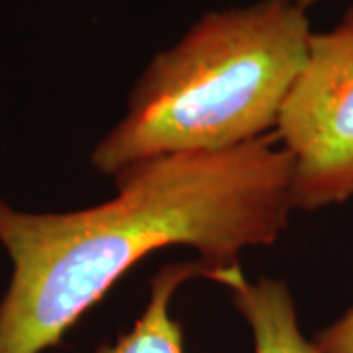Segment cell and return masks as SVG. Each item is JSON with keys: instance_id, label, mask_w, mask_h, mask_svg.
<instances>
[{"instance_id": "6", "label": "cell", "mask_w": 353, "mask_h": 353, "mask_svg": "<svg viewBox=\"0 0 353 353\" xmlns=\"http://www.w3.org/2000/svg\"><path fill=\"white\" fill-rule=\"evenodd\" d=\"M314 343L324 353H353V306L340 320L322 330Z\"/></svg>"}, {"instance_id": "7", "label": "cell", "mask_w": 353, "mask_h": 353, "mask_svg": "<svg viewBox=\"0 0 353 353\" xmlns=\"http://www.w3.org/2000/svg\"><path fill=\"white\" fill-rule=\"evenodd\" d=\"M287 2H290V4H294V6H299V8H303L304 12H306V8H310L312 4H316V2H320V0H287Z\"/></svg>"}, {"instance_id": "1", "label": "cell", "mask_w": 353, "mask_h": 353, "mask_svg": "<svg viewBox=\"0 0 353 353\" xmlns=\"http://www.w3.org/2000/svg\"><path fill=\"white\" fill-rule=\"evenodd\" d=\"M277 132L234 150L176 153L118 171L112 201L32 214L0 196V243L12 261L0 301V353H43L134 265L189 245L210 267L238 263L287 228L292 155Z\"/></svg>"}, {"instance_id": "4", "label": "cell", "mask_w": 353, "mask_h": 353, "mask_svg": "<svg viewBox=\"0 0 353 353\" xmlns=\"http://www.w3.org/2000/svg\"><path fill=\"white\" fill-rule=\"evenodd\" d=\"M212 281L232 290L236 308L252 326L255 353H324L303 336L285 283L273 279L250 283L238 263L214 269Z\"/></svg>"}, {"instance_id": "3", "label": "cell", "mask_w": 353, "mask_h": 353, "mask_svg": "<svg viewBox=\"0 0 353 353\" xmlns=\"http://www.w3.org/2000/svg\"><path fill=\"white\" fill-rule=\"evenodd\" d=\"M277 138L292 155L294 208L318 210L353 196V6L334 30L310 34Z\"/></svg>"}, {"instance_id": "2", "label": "cell", "mask_w": 353, "mask_h": 353, "mask_svg": "<svg viewBox=\"0 0 353 353\" xmlns=\"http://www.w3.org/2000/svg\"><path fill=\"white\" fill-rule=\"evenodd\" d=\"M310 24L287 0L202 16L145 67L126 118L90 161L116 175L161 155L234 150L277 128L308 57Z\"/></svg>"}, {"instance_id": "5", "label": "cell", "mask_w": 353, "mask_h": 353, "mask_svg": "<svg viewBox=\"0 0 353 353\" xmlns=\"http://www.w3.org/2000/svg\"><path fill=\"white\" fill-rule=\"evenodd\" d=\"M214 269L204 261L165 265L153 277L152 296L143 314L134 328L120 336L112 345H101L97 353H185L183 352V330L173 320L169 306L175 290L192 277L212 279Z\"/></svg>"}]
</instances>
